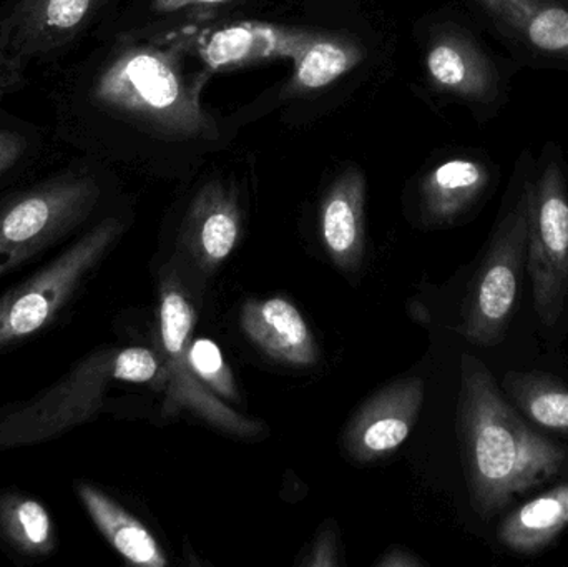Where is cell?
Listing matches in <instances>:
<instances>
[{
    "mask_svg": "<svg viewBox=\"0 0 568 567\" xmlns=\"http://www.w3.org/2000/svg\"><path fill=\"white\" fill-rule=\"evenodd\" d=\"M203 83V77L186 69L179 47L130 43L100 73L93 97L150 135L189 142L215 133L202 105Z\"/></svg>",
    "mask_w": 568,
    "mask_h": 567,
    "instance_id": "7a4b0ae2",
    "label": "cell"
},
{
    "mask_svg": "<svg viewBox=\"0 0 568 567\" xmlns=\"http://www.w3.org/2000/svg\"><path fill=\"white\" fill-rule=\"evenodd\" d=\"M424 69L436 92L457 100L479 119H490L507 103V77L487 47L459 23L436 27L424 50Z\"/></svg>",
    "mask_w": 568,
    "mask_h": 567,
    "instance_id": "9c48e42d",
    "label": "cell"
},
{
    "mask_svg": "<svg viewBox=\"0 0 568 567\" xmlns=\"http://www.w3.org/2000/svg\"><path fill=\"white\" fill-rule=\"evenodd\" d=\"M182 235L203 272L222 265L242 235V212L232 189L219 180L202 186L190 203Z\"/></svg>",
    "mask_w": 568,
    "mask_h": 567,
    "instance_id": "9a60e30c",
    "label": "cell"
},
{
    "mask_svg": "<svg viewBox=\"0 0 568 567\" xmlns=\"http://www.w3.org/2000/svg\"><path fill=\"white\" fill-rule=\"evenodd\" d=\"M424 403V382L406 378L387 385L353 416L344 448L357 463H373L396 452L416 426Z\"/></svg>",
    "mask_w": 568,
    "mask_h": 567,
    "instance_id": "8fae6325",
    "label": "cell"
},
{
    "mask_svg": "<svg viewBox=\"0 0 568 567\" xmlns=\"http://www.w3.org/2000/svg\"><path fill=\"white\" fill-rule=\"evenodd\" d=\"M504 389L526 418L550 432L568 433V388L547 373L510 372Z\"/></svg>",
    "mask_w": 568,
    "mask_h": 567,
    "instance_id": "7402d4cb",
    "label": "cell"
},
{
    "mask_svg": "<svg viewBox=\"0 0 568 567\" xmlns=\"http://www.w3.org/2000/svg\"><path fill=\"white\" fill-rule=\"evenodd\" d=\"M532 153L524 152L510 186V205L500 216L486 256L464 302L459 332L473 345H497L516 312L527 262Z\"/></svg>",
    "mask_w": 568,
    "mask_h": 567,
    "instance_id": "3957f363",
    "label": "cell"
},
{
    "mask_svg": "<svg viewBox=\"0 0 568 567\" xmlns=\"http://www.w3.org/2000/svg\"><path fill=\"white\" fill-rule=\"evenodd\" d=\"M112 382L125 383L120 350L90 353L59 382L0 418V449L50 442L89 422L102 408Z\"/></svg>",
    "mask_w": 568,
    "mask_h": 567,
    "instance_id": "52a82bcc",
    "label": "cell"
},
{
    "mask_svg": "<svg viewBox=\"0 0 568 567\" xmlns=\"http://www.w3.org/2000/svg\"><path fill=\"white\" fill-rule=\"evenodd\" d=\"M311 555L313 556L304 565L313 567L336 566V538H334V533L329 529L323 531Z\"/></svg>",
    "mask_w": 568,
    "mask_h": 567,
    "instance_id": "d4e9b609",
    "label": "cell"
},
{
    "mask_svg": "<svg viewBox=\"0 0 568 567\" xmlns=\"http://www.w3.org/2000/svg\"><path fill=\"white\" fill-rule=\"evenodd\" d=\"M195 310L175 280H166L160 290L159 332L163 350V379L166 385L165 412L189 409L215 428L236 436H256L260 423L243 418L213 396L190 368L186 350L192 342Z\"/></svg>",
    "mask_w": 568,
    "mask_h": 567,
    "instance_id": "ba28073f",
    "label": "cell"
},
{
    "mask_svg": "<svg viewBox=\"0 0 568 567\" xmlns=\"http://www.w3.org/2000/svg\"><path fill=\"white\" fill-rule=\"evenodd\" d=\"M246 338L266 356L290 366L317 362L313 333L300 310L284 298L250 300L240 313Z\"/></svg>",
    "mask_w": 568,
    "mask_h": 567,
    "instance_id": "e0dca14e",
    "label": "cell"
},
{
    "mask_svg": "<svg viewBox=\"0 0 568 567\" xmlns=\"http://www.w3.org/2000/svg\"><path fill=\"white\" fill-rule=\"evenodd\" d=\"M123 230L125 225L116 216L103 219L39 272L3 292L0 295V352L52 326L72 305Z\"/></svg>",
    "mask_w": 568,
    "mask_h": 567,
    "instance_id": "277c9868",
    "label": "cell"
},
{
    "mask_svg": "<svg viewBox=\"0 0 568 567\" xmlns=\"http://www.w3.org/2000/svg\"><path fill=\"white\" fill-rule=\"evenodd\" d=\"M379 567H414V566H423V563L416 558V556L409 555V553L400 551V549H393V551L387 553L379 563H377Z\"/></svg>",
    "mask_w": 568,
    "mask_h": 567,
    "instance_id": "4316f807",
    "label": "cell"
},
{
    "mask_svg": "<svg viewBox=\"0 0 568 567\" xmlns=\"http://www.w3.org/2000/svg\"><path fill=\"white\" fill-rule=\"evenodd\" d=\"M73 489L93 525L102 533L109 545L130 565L169 566V559L160 548L155 536L132 513L119 505L112 496L87 482H77Z\"/></svg>",
    "mask_w": 568,
    "mask_h": 567,
    "instance_id": "ac0fdd59",
    "label": "cell"
},
{
    "mask_svg": "<svg viewBox=\"0 0 568 567\" xmlns=\"http://www.w3.org/2000/svg\"><path fill=\"white\" fill-rule=\"evenodd\" d=\"M27 152V142L20 133L0 130V175L9 172Z\"/></svg>",
    "mask_w": 568,
    "mask_h": 567,
    "instance_id": "cb8c5ba5",
    "label": "cell"
},
{
    "mask_svg": "<svg viewBox=\"0 0 568 567\" xmlns=\"http://www.w3.org/2000/svg\"><path fill=\"white\" fill-rule=\"evenodd\" d=\"M229 2L233 0H152V7L159 13H173L193 9V7L220 6Z\"/></svg>",
    "mask_w": 568,
    "mask_h": 567,
    "instance_id": "484cf974",
    "label": "cell"
},
{
    "mask_svg": "<svg viewBox=\"0 0 568 567\" xmlns=\"http://www.w3.org/2000/svg\"><path fill=\"white\" fill-rule=\"evenodd\" d=\"M568 526V483L542 493L514 509L500 523V545L517 555H536Z\"/></svg>",
    "mask_w": 568,
    "mask_h": 567,
    "instance_id": "d6986e66",
    "label": "cell"
},
{
    "mask_svg": "<svg viewBox=\"0 0 568 567\" xmlns=\"http://www.w3.org/2000/svg\"><path fill=\"white\" fill-rule=\"evenodd\" d=\"M457 433L470 505L484 519L568 468L566 449L539 435L504 398L487 366L469 353L460 362Z\"/></svg>",
    "mask_w": 568,
    "mask_h": 567,
    "instance_id": "6da1fadb",
    "label": "cell"
},
{
    "mask_svg": "<svg viewBox=\"0 0 568 567\" xmlns=\"http://www.w3.org/2000/svg\"><path fill=\"white\" fill-rule=\"evenodd\" d=\"M493 163L456 155L434 165L420 180V212L430 226H447L476 209L493 186Z\"/></svg>",
    "mask_w": 568,
    "mask_h": 567,
    "instance_id": "5bb4252c",
    "label": "cell"
},
{
    "mask_svg": "<svg viewBox=\"0 0 568 567\" xmlns=\"http://www.w3.org/2000/svg\"><path fill=\"white\" fill-rule=\"evenodd\" d=\"M523 55L568 69L566 0H470Z\"/></svg>",
    "mask_w": 568,
    "mask_h": 567,
    "instance_id": "7c38bea8",
    "label": "cell"
},
{
    "mask_svg": "<svg viewBox=\"0 0 568 567\" xmlns=\"http://www.w3.org/2000/svg\"><path fill=\"white\" fill-rule=\"evenodd\" d=\"M527 270L534 308L540 323L552 328L568 300V179L564 153L547 143L530 173Z\"/></svg>",
    "mask_w": 568,
    "mask_h": 567,
    "instance_id": "8992f818",
    "label": "cell"
},
{
    "mask_svg": "<svg viewBox=\"0 0 568 567\" xmlns=\"http://www.w3.org/2000/svg\"><path fill=\"white\" fill-rule=\"evenodd\" d=\"M92 173L63 172L0 205V280L72 235L99 205Z\"/></svg>",
    "mask_w": 568,
    "mask_h": 567,
    "instance_id": "5b68a950",
    "label": "cell"
},
{
    "mask_svg": "<svg viewBox=\"0 0 568 567\" xmlns=\"http://www.w3.org/2000/svg\"><path fill=\"white\" fill-rule=\"evenodd\" d=\"M0 539L13 555L39 561L55 549V528L42 503L6 492L0 493Z\"/></svg>",
    "mask_w": 568,
    "mask_h": 567,
    "instance_id": "ffe728a7",
    "label": "cell"
},
{
    "mask_svg": "<svg viewBox=\"0 0 568 567\" xmlns=\"http://www.w3.org/2000/svg\"><path fill=\"white\" fill-rule=\"evenodd\" d=\"M366 176L349 166L334 179L320 209L321 239L334 265L354 272L366 249Z\"/></svg>",
    "mask_w": 568,
    "mask_h": 567,
    "instance_id": "2e32d148",
    "label": "cell"
},
{
    "mask_svg": "<svg viewBox=\"0 0 568 567\" xmlns=\"http://www.w3.org/2000/svg\"><path fill=\"white\" fill-rule=\"evenodd\" d=\"M363 59V49L353 40L317 32L293 57L290 90L304 93L326 89L359 65Z\"/></svg>",
    "mask_w": 568,
    "mask_h": 567,
    "instance_id": "44dd1931",
    "label": "cell"
},
{
    "mask_svg": "<svg viewBox=\"0 0 568 567\" xmlns=\"http://www.w3.org/2000/svg\"><path fill=\"white\" fill-rule=\"evenodd\" d=\"M186 360L196 378L223 398L239 402V389L232 369L223 358L222 350L209 338H196L190 342Z\"/></svg>",
    "mask_w": 568,
    "mask_h": 567,
    "instance_id": "603a6c76",
    "label": "cell"
},
{
    "mask_svg": "<svg viewBox=\"0 0 568 567\" xmlns=\"http://www.w3.org/2000/svg\"><path fill=\"white\" fill-rule=\"evenodd\" d=\"M110 0H13L0 12V69L22 72L75 39Z\"/></svg>",
    "mask_w": 568,
    "mask_h": 567,
    "instance_id": "30bf717a",
    "label": "cell"
},
{
    "mask_svg": "<svg viewBox=\"0 0 568 567\" xmlns=\"http://www.w3.org/2000/svg\"><path fill=\"white\" fill-rule=\"evenodd\" d=\"M566 2H568V0H566Z\"/></svg>",
    "mask_w": 568,
    "mask_h": 567,
    "instance_id": "83f0119b",
    "label": "cell"
},
{
    "mask_svg": "<svg viewBox=\"0 0 568 567\" xmlns=\"http://www.w3.org/2000/svg\"><path fill=\"white\" fill-rule=\"evenodd\" d=\"M316 33L278 23L236 22L203 33L196 52L206 69H243L272 60H293Z\"/></svg>",
    "mask_w": 568,
    "mask_h": 567,
    "instance_id": "4fadbf2b",
    "label": "cell"
}]
</instances>
